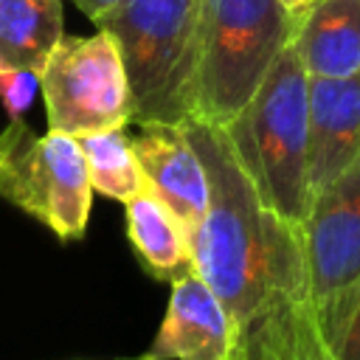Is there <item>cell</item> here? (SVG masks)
I'll use <instances>...</instances> for the list:
<instances>
[{
    "label": "cell",
    "instance_id": "7a4b0ae2",
    "mask_svg": "<svg viewBox=\"0 0 360 360\" xmlns=\"http://www.w3.org/2000/svg\"><path fill=\"white\" fill-rule=\"evenodd\" d=\"M309 76L287 48L253 98L219 127L236 166L259 200L290 225H301L312 191L307 180Z\"/></svg>",
    "mask_w": 360,
    "mask_h": 360
},
{
    "label": "cell",
    "instance_id": "e0dca14e",
    "mask_svg": "<svg viewBox=\"0 0 360 360\" xmlns=\"http://www.w3.org/2000/svg\"><path fill=\"white\" fill-rule=\"evenodd\" d=\"M90 20H96V17H101L104 11H110V8H115V6H121L124 0H73Z\"/></svg>",
    "mask_w": 360,
    "mask_h": 360
},
{
    "label": "cell",
    "instance_id": "d6986e66",
    "mask_svg": "<svg viewBox=\"0 0 360 360\" xmlns=\"http://www.w3.org/2000/svg\"><path fill=\"white\" fill-rule=\"evenodd\" d=\"M127 360H149V357H146V352H143L141 357H127Z\"/></svg>",
    "mask_w": 360,
    "mask_h": 360
},
{
    "label": "cell",
    "instance_id": "52a82bcc",
    "mask_svg": "<svg viewBox=\"0 0 360 360\" xmlns=\"http://www.w3.org/2000/svg\"><path fill=\"white\" fill-rule=\"evenodd\" d=\"M48 129L84 138L132 121L129 79L115 39L96 28L90 37H62L39 73Z\"/></svg>",
    "mask_w": 360,
    "mask_h": 360
},
{
    "label": "cell",
    "instance_id": "7c38bea8",
    "mask_svg": "<svg viewBox=\"0 0 360 360\" xmlns=\"http://www.w3.org/2000/svg\"><path fill=\"white\" fill-rule=\"evenodd\" d=\"M127 233L143 264V270L158 281H177L194 270L191 239L180 219L158 200V194L143 186L127 202Z\"/></svg>",
    "mask_w": 360,
    "mask_h": 360
},
{
    "label": "cell",
    "instance_id": "5b68a950",
    "mask_svg": "<svg viewBox=\"0 0 360 360\" xmlns=\"http://www.w3.org/2000/svg\"><path fill=\"white\" fill-rule=\"evenodd\" d=\"M309 301L329 360L360 301V152L309 200L298 225Z\"/></svg>",
    "mask_w": 360,
    "mask_h": 360
},
{
    "label": "cell",
    "instance_id": "5bb4252c",
    "mask_svg": "<svg viewBox=\"0 0 360 360\" xmlns=\"http://www.w3.org/2000/svg\"><path fill=\"white\" fill-rule=\"evenodd\" d=\"M79 146L87 163V177L93 191H101L104 197L127 202L146 186L132 149V138L127 135V127L84 135L79 138Z\"/></svg>",
    "mask_w": 360,
    "mask_h": 360
},
{
    "label": "cell",
    "instance_id": "9c48e42d",
    "mask_svg": "<svg viewBox=\"0 0 360 360\" xmlns=\"http://www.w3.org/2000/svg\"><path fill=\"white\" fill-rule=\"evenodd\" d=\"M149 360H233V329L211 287L191 270L172 281Z\"/></svg>",
    "mask_w": 360,
    "mask_h": 360
},
{
    "label": "cell",
    "instance_id": "3957f363",
    "mask_svg": "<svg viewBox=\"0 0 360 360\" xmlns=\"http://www.w3.org/2000/svg\"><path fill=\"white\" fill-rule=\"evenodd\" d=\"M295 11L281 0H197L191 118L222 127L290 48Z\"/></svg>",
    "mask_w": 360,
    "mask_h": 360
},
{
    "label": "cell",
    "instance_id": "9a60e30c",
    "mask_svg": "<svg viewBox=\"0 0 360 360\" xmlns=\"http://www.w3.org/2000/svg\"><path fill=\"white\" fill-rule=\"evenodd\" d=\"M37 93H39V73L0 68V101L8 112V121H22Z\"/></svg>",
    "mask_w": 360,
    "mask_h": 360
},
{
    "label": "cell",
    "instance_id": "6da1fadb",
    "mask_svg": "<svg viewBox=\"0 0 360 360\" xmlns=\"http://www.w3.org/2000/svg\"><path fill=\"white\" fill-rule=\"evenodd\" d=\"M183 124L208 174V208L188 236L191 264L231 318L233 360H329L298 228L259 200L219 127Z\"/></svg>",
    "mask_w": 360,
    "mask_h": 360
},
{
    "label": "cell",
    "instance_id": "30bf717a",
    "mask_svg": "<svg viewBox=\"0 0 360 360\" xmlns=\"http://www.w3.org/2000/svg\"><path fill=\"white\" fill-rule=\"evenodd\" d=\"M307 135V180L315 194L360 152V73L343 79L309 76Z\"/></svg>",
    "mask_w": 360,
    "mask_h": 360
},
{
    "label": "cell",
    "instance_id": "ba28073f",
    "mask_svg": "<svg viewBox=\"0 0 360 360\" xmlns=\"http://www.w3.org/2000/svg\"><path fill=\"white\" fill-rule=\"evenodd\" d=\"M132 149L146 186L191 236L208 208V174L186 124H143Z\"/></svg>",
    "mask_w": 360,
    "mask_h": 360
},
{
    "label": "cell",
    "instance_id": "4fadbf2b",
    "mask_svg": "<svg viewBox=\"0 0 360 360\" xmlns=\"http://www.w3.org/2000/svg\"><path fill=\"white\" fill-rule=\"evenodd\" d=\"M62 37V0H0V68L42 73Z\"/></svg>",
    "mask_w": 360,
    "mask_h": 360
},
{
    "label": "cell",
    "instance_id": "8fae6325",
    "mask_svg": "<svg viewBox=\"0 0 360 360\" xmlns=\"http://www.w3.org/2000/svg\"><path fill=\"white\" fill-rule=\"evenodd\" d=\"M307 76L360 73V0H312L295 14L290 39Z\"/></svg>",
    "mask_w": 360,
    "mask_h": 360
},
{
    "label": "cell",
    "instance_id": "8992f818",
    "mask_svg": "<svg viewBox=\"0 0 360 360\" xmlns=\"http://www.w3.org/2000/svg\"><path fill=\"white\" fill-rule=\"evenodd\" d=\"M0 197L59 239H82L93 186L79 138L53 129L37 135L25 121H8L0 132Z\"/></svg>",
    "mask_w": 360,
    "mask_h": 360
},
{
    "label": "cell",
    "instance_id": "ac0fdd59",
    "mask_svg": "<svg viewBox=\"0 0 360 360\" xmlns=\"http://www.w3.org/2000/svg\"><path fill=\"white\" fill-rule=\"evenodd\" d=\"M281 3H284V6L290 8V11H295V14H298V11H301L304 6H309L312 0H281Z\"/></svg>",
    "mask_w": 360,
    "mask_h": 360
},
{
    "label": "cell",
    "instance_id": "277c9868",
    "mask_svg": "<svg viewBox=\"0 0 360 360\" xmlns=\"http://www.w3.org/2000/svg\"><path fill=\"white\" fill-rule=\"evenodd\" d=\"M93 22L115 39L129 79L132 121L138 127L188 121L197 0H124Z\"/></svg>",
    "mask_w": 360,
    "mask_h": 360
},
{
    "label": "cell",
    "instance_id": "2e32d148",
    "mask_svg": "<svg viewBox=\"0 0 360 360\" xmlns=\"http://www.w3.org/2000/svg\"><path fill=\"white\" fill-rule=\"evenodd\" d=\"M335 360H360V301H357V309L340 338V346L335 352Z\"/></svg>",
    "mask_w": 360,
    "mask_h": 360
}]
</instances>
